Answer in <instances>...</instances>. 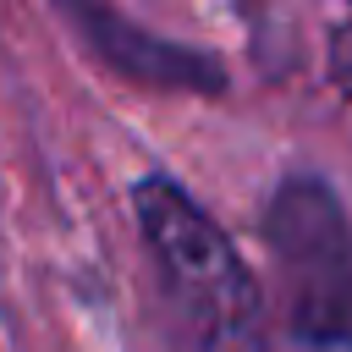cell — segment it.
I'll list each match as a JSON object with an SVG mask.
<instances>
[{
	"label": "cell",
	"instance_id": "1",
	"mask_svg": "<svg viewBox=\"0 0 352 352\" xmlns=\"http://www.w3.org/2000/svg\"><path fill=\"white\" fill-rule=\"evenodd\" d=\"M138 236L154 270L160 330L170 352H270L264 297L226 231L170 182L143 176L132 187Z\"/></svg>",
	"mask_w": 352,
	"mask_h": 352
},
{
	"label": "cell",
	"instance_id": "2",
	"mask_svg": "<svg viewBox=\"0 0 352 352\" xmlns=\"http://www.w3.org/2000/svg\"><path fill=\"white\" fill-rule=\"evenodd\" d=\"M286 330L308 346L352 352V220L319 176H286L264 209Z\"/></svg>",
	"mask_w": 352,
	"mask_h": 352
},
{
	"label": "cell",
	"instance_id": "3",
	"mask_svg": "<svg viewBox=\"0 0 352 352\" xmlns=\"http://www.w3.org/2000/svg\"><path fill=\"white\" fill-rule=\"evenodd\" d=\"M55 11L77 28V38L126 82L143 88H192V94H220L226 88V66L204 50H187L176 38H160L148 28H138L132 16H121L110 0H55Z\"/></svg>",
	"mask_w": 352,
	"mask_h": 352
}]
</instances>
